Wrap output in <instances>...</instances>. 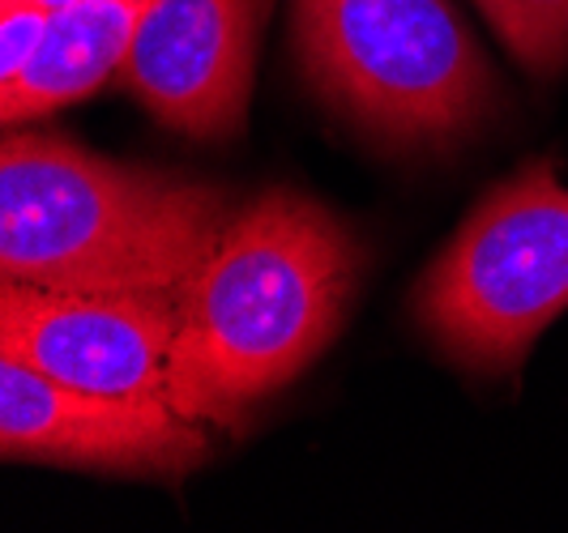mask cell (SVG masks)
I'll use <instances>...</instances> for the list:
<instances>
[{"mask_svg":"<svg viewBox=\"0 0 568 533\" xmlns=\"http://www.w3.org/2000/svg\"><path fill=\"white\" fill-rule=\"evenodd\" d=\"M568 308V184L535 158L487 193L415 286V325L470 376H517Z\"/></svg>","mask_w":568,"mask_h":533,"instance_id":"cell-4","label":"cell"},{"mask_svg":"<svg viewBox=\"0 0 568 533\" xmlns=\"http://www.w3.org/2000/svg\"><path fill=\"white\" fill-rule=\"evenodd\" d=\"M210 452L205 427L168 401L73 393L0 350V461L175 482L205 465Z\"/></svg>","mask_w":568,"mask_h":533,"instance_id":"cell-6","label":"cell"},{"mask_svg":"<svg viewBox=\"0 0 568 533\" xmlns=\"http://www.w3.org/2000/svg\"><path fill=\"white\" fill-rule=\"evenodd\" d=\"M291 43L316 99L394 150L454 145L496 107L491 64L449 0H295Z\"/></svg>","mask_w":568,"mask_h":533,"instance_id":"cell-3","label":"cell"},{"mask_svg":"<svg viewBox=\"0 0 568 533\" xmlns=\"http://www.w3.org/2000/svg\"><path fill=\"white\" fill-rule=\"evenodd\" d=\"M231 218L223 188L90 154L64 137H0V286L180 290Z\"/></svg>","mask_w":568,"mask_h":533,"instance_id":"cell-2","label":"cell"},{"mask_svg":"<svg viewBox=\"0 0 568 533\" xmlns=\"http://www.w3.org/2000/svg\"><path fill=\"white\" fill-rule=\"evenodd\" d=\"M43 30V13H13V18H0V85L18 73V64L27 60V52L34 48Z\"/></svg>","mask_w":568,"mask_h":533,"instance_id":"cell-10","label":"cell"},{"mask_svg":"<svg viewBox=\"0 0 568 533\" xmlns=\"http://www.w3.org/2000/svg\"><path fill=\"white\" fill-rule=\"evenodd\" d=\"M85 0H0V18H13V13H57V9H73Z\"/></svg>","mask_w":568,"mask_h":533,"instance_id":"cell-11","label":"cell"},{"mask_svg":"<svg viewBox=\"0 0 568 533\" xmlns=\"http://www.w3.org/2000/svg\"><path fill=\"white\" fill-rule=\"evenodd\" d=\"M145 0H85L43 18L18 73L0 85V129L52 115L120 78Z\"/></svg>","mask_w":568,"mask_h":533,"instance_id":"cell-8","label":"cell"},{"mask_svg":"<svg viewBox=\"0 0 568 533\" xmlns=\"http://www.w3.org/2000/svg\"><path fill=\"white\" fill-rule=\"evenodd\" d=\"M180 290L90 295L0 286V350L64 389L108 401H168Z\"/></svg>","mask_w":568,"mask_h":533,"instance_id":"cell-5","label":"cell"},{"mask_svg":"<svg viewBox=\"0 0 568 533\" xmlns=\"http://www.w3.org/2000/svg\"><path fill=\"white\" fill-rule=\"evenodd\" d=\"M530 78L568 69V0H475Z\"/></svg>","mask_w":568,"mask_h":533,"instance_id":"cell-9","label":"cell"},{"mask_svg":"<svg viewBox=\"0 0 568 533\" xmlns=\"http://www.w3.org/2000/svg\"><path fill=\"white\" fill-rule=\"evenodd\" d=\"M270 4L274 0H145L120 82L171 133L235 137L248 115Z\"/></svg>","mask_w":568,"mask_h":533,"instance_id":"cell-7","label":"cell"},{"mask_svg":"<svg viewBox=\"0 0 568 533\" xmlns=\"http://www.w3.org/2000/svg\"><path fill=\"white\" fill-rule=\"evenodd\" d=\"M359 274L364 244L321 201L265 188L231 209L219 244L180 286L168 406L235 431L342 334Z\"/></svg>","mask_w":568,"mask_h":533,"instance_id":"cell-1","label":"cell"}]
</instances>
